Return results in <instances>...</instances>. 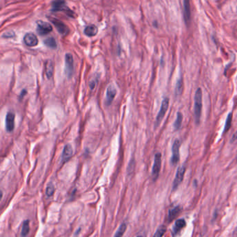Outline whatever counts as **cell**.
Masks as SVG:
<instances>
[{
	"label": "cell",
	"instance_id": "obj_7",
	"mask_svg": "<svg viewBox=\"0 0 237 237\" xmlns=\"http://www.w3.org/2000/svg\"><path fill=\"white\" fill-rule=\"evenodd\" d=\"M65 72L68 77H70L72 75L74 70V59L72 54L67 53L65 56Z\"/></svg>",
	"mask_w": 237,
	"mask_h": 237
},
{
	"label": "cell",
	"instance_id": "obj_26",
	"mask_svg": "<svg viewBox=\"0 0 237 237\" xmlns=\"http://www.w3.org/2000/svg\"><path fill=\"white\" fill-rule=\"evenodd\" d=\"M54 191H55V187L52 183H50L47 185V187L46 188V195L47 197H52L54 193Z\"/></svg>",
	"mask_w": 237,
	"mask_h": 237
},
{
	"label": "cell",
	"instance_id": "obj_4",
	"mask_svg": "<svg viewBox=\"0 0 237 237\" xmlns=\"http://www.w3.org/2000/svg\"><path fill=\"white\" fill-rule=\"evenodd\" d=\"M47 18L52 22L54 26L56 27L57 31L59 32L62 34V35H67L69 33V28L65 24L64 22L59 20V19H56L55 18H52V17L48 16Z\"/></svg>",
	"mask_w": 237,
	"mask_h": 237
},
{
	"label": "cell",
	"instance_id": "obj_19",
	"mask_svg": "<svg viewBox=\"0 0 237 237\" xmlns=\"http://www.w3.org/2000/svg\"><path fill=\"white\" fill-rule=\"evenodd\" d=\"M29 220H25L22 223V227L21 231V236L26 237L27 235L29 232Z\"/></svg>",
	"mask_w": 237,
	"mask_h": 237
},
{
	"label": "cell",
	"instance_id": "obj_11",
	"mask_svg": "<svg viewBox=\"0 0 237 237\" xmlns=\"http://www.w3.org/2000/svg\"><path fill=\"white\" fill-rule=\"evenodd\" d=\"M24 42L27 46H36L38 43V39L33 33H27L24 36Z\"/></svg>",
	"mask_w": 237,
	"mask_h": 237
},
{
	"label": "cell",
	"instance_id": "obj_17",
	"mask_svg": "<svg viewBox=\"0 0 237 237\" xmlns=\"http://www.w3.org/2000/svg\"><path fill=\"white\" fill-rule=\"evenodd\" d=\"M184 17L186 23H189L191 20V8L188 1H184Z\"/></svg>",
	"mask_w": 237,
	"mask_h": 237
},
{
	"label": "cell",
	"instance_id": "obj_22",
	"mask_svg": "<svg viewBox=\"0 0 237 237\" xmlns=\"http://www.w3.org/2000/svg\"><path fill=\"white\" fill-rule=\"evenodd\" d=\"M127 225L125 222L122 223L121 225V226L119 227L118 230L116 231L115 235H114L113 237H122L124 235L125 231H126L127 230Z\"/></svg>",
	"mask_w": 237,
	"mask_h": 237
},
{
	"label": "cell",
	"instance_id": "obj_16",
	"mask_svg": "<svg viewBox=\"0 0 237 237\" xmlns=\"http://www.w3.org/2000/svg\"><path fill=\"white\" fill-rule=\"evenodd\" d=\"M84 32L85 35H86L87 36H95L98 32V28L97 27V26L95 24L88 25V26L84 29Z\"/></svg>",
	"mask_w": 237,
	"mask_h": 237
},
{
	"label": "cell",
	"instance_id": "obj_9",
	"mask_svg": "<svg viewBox=\"0 0 237 237\" xmlns=\"http://www.w3.org/2000/svg\"><path fill=\"white\" fill-rule=\"evenodd\" d=\"M15 113L13 112H8L6 116L5 120V125H6V129L8 132H13L15 127Z\"/></svg>",
	"mask_w": 237,
	"mask_h": 237
},
{
	"label": "cell",
	"instance_id": "obj_10",
	"mask_svg": "<svg viewBox=\"0 0 237 237\" xmlns=\"http://www.w3.org/2000/svg\"><path fill=\"white\" fill-rule=\"evenodd\" d=\"M185 171H186V168L184 166V165L183 166H180L178 168V170H177L175 178V179H174V182H173V190L176 189V188L179 187V185L182 183V180H183L184 177Z\"/></svg>",
	"mask_w": 237,
	"mask_h": 237
},
{
	"label": "cell",
	"instance_id": "obj_27",
	"mask_svg": "<svg viewBox=\"0 0 237 237\" xmlns=\"http://www.w3.org/2000/svg\"><path fill=\"white\" fill-rule=\"evenodd\" d=\"M137 237H143V236H138Z\"/></svg>",
	"mask_w": 237,
	"mask_h": 237
},
{
	"label": "cell",
	"instance_id": "obj_20",
	"mask_svg": "<svg viewBox=\"0 0 237 237\" xmlns=\"http://www.w3.org/2000/svg\"><path fill=\"white\" fill-rule=\"evenodd\" d=\"M182 121H183V115L181 112H178L177 118L175 121V123H174V128H175V130L179 129V128L182 126Z\"/></svg>",
	"mask_w": 237,
	"mask_h": 237
},
{
	"label": "cell",
	"instance_id": "obj_14",
	"mask_svg": "<svg viewBox=\"0 0 237 237\" xmlns=\"http://www.w3.org/2000/svg\"><path fill=\"white\" fill-rule=\"evenodd\" d=\"M186 221L183 218L181 219H178L175 221V225H174L173 229V232L174 235H178V234L180 232V231L183 229L184 227H186Z\"/></svg>",
	"mask_w": 237,
	"mask_h": 237
},
{
	"label": "cell",
	"instance_id": "obj_2",
	"mask_svg": "<svg viewBox=\"0 0 237 237\" xmlns=\"http://www.w3.org/2000/svg\"><path fill=\"white\" fill-rule=\"evenodd\" d=\"M53 12H58V11H63L67 15H68L70 18H76V13L74 12L73 11L70 10L68 8L66 4H65V2L61 1H56L53 2L52 3V8H51Z\"/></svg>",
	"mask_w": 237,
	"mask_h": 237
},
{
	"label": "cell",
	"instance_id": "obj_3",
	"mask_svg": "<svg viewBox=\"0 0 237 237\" xmlns=\"http://www.w3.org/2000/svg\"><path fill=\"white\" fill-rule=\"evenodd\" d=\"M168 107H169V99H168V98H165L164 99H163L161 107H160V110L159 111V113L157 116H156V121H155V127H157L160 125V123H161L163 118H164L165 113H166Z\"/></svg>",
	"mask_w": 237,
	"mask_h": 237
},
{
	"label": "cell",
	"instance_id": "obj_1",
	"mask_svg": "<svg viewBox=\"0 0 237 237\" xmlns=\"http://www.w3.org/2000/svg\"><path fill=\"white\" fill-rule=\"evenodd\" d=\"M202 108V92L200 88L196 90L194 97V115L196 124H199L200 121Z\"/></svg>",
	"mask_w": 237,
	"mask_h": 237
},
{
	"label": "cell",
	"instance_id": "obj_24",
	"mask_svg": "<svg viewBox=\"0 0 237 237\" xmlns=\"http://www.w3.org/2000/svg\"><path fill=\"white\" fill-rule=\"evenodd\" d=\"M232 113H229V115H228L227 117L226 122H225L224 131H223V134L226 133L227 131H229L230 128L231 127V125H232Z\"/></svg>",
	"mask_w": 237,
	"mask_h": 237
},
{
	"label": "cell",
	"instance_id": "obj_25",
	"mask_svg": "<svg viewBox=\"0 0 237 237\" xmlns=\"http://www.w3.org/2000/svg\"><path fill=\"white\" fill-rule=\"evenodd\" d=\"M165 232H166V227H165L164 225H162V226L158 228V230H156V232H155L153 237H163Z\"/></svg>",
	"mask_w": 237,
	"mask_h": 237
},
{
	"label": "cell",
	"instance_id": "obj_18",
	"mask_svg": "<svg viewBox=\"0 0 237 237\" xmlns=\"http://www.w3.org/2000/svg\"><path fill=\"white\" fill-rule=\"evenodd\" d=\"M181 211V208L180 207H175L173 208V209H170L169 211H168V222H171L173 221V220L175 218V217L178 216L179 213Z\"/></svg>",
	"mask_w": 237,
	"mask_h": 237
},
{
	"label": "cell",
	"instance_id": "obj_8",
	"mask_svg": "<svg viewBox=\"0 0 237 237\" xmlns=\"http://www.w3.org/2000/svg\"><path fill=\"white\" fill-rule=\"evenodd\" d=\"M179 147H180V141L179 139H176L173 143L172 147V157H171V163L173 165L178 164L179 161Z\"/></svg>",
	"mask_w": 237,
	"mask_h": 237
},
{
	"label": "cell",
	"instance_id": "obj_5",
	"mask_svg": "<svg viewBox=\"0 0 237 237\" xmlns=\"http://www.w3.org/2000/svg\"><path fill=\"white\" fill-rule=\"evenodd\" d=\"M36 31L39 35L43 36L50 33L52 31V26L49 22H44L42 20L37 21Z\"/></svg>",
	"mask_w": 237,
	"mask_h": 237
},
{
	"label": "cell",
	"instance_id": "obj_21",
	"mask_svg": "<svg viewBox=\"0 0 237 237\" xmlns=\"http://www.w3.org/2000/svg\"><path fill=\"white\" fill-rule=\"evenodd\" d=\"M44 43L47 47L52 48V49H55L57 47V42L55 38H53V37H50V38L45 39L44 41Z\"/></svg>",
	"mask_w": 237,
	"mask_h": 237
},
{
	"label": "cell",
	"instance_id": "obj_15",
	"mask_svg": "<svg viewBox=\"0 0 237 237\" xmlns=\"http://www.w3.org/2000/svg\"><path fill=\"white\" fill-rule=\"evenodd\" d=\"M45 75L48 79H50L53 75L54 72V64L51 60H47L45 63Z\"/></svg>",
	"mask_w": 237,
	"mask_h": 237
},
{
	"label": "cell",
	"instance_id": "obj_23",
	"mask_svg": "<svg viewBox=\"0 0 237 237\" xmlns=\"http://www.w3.org/2000/svg\"><path fill=\"white\" fill-rule=\"evenodd\" d=\"M183 90V80L182 78H179L177 81L176 86H175V95L177 96L180 95Z\"/></svg>",
	"mask_w": 237,
	"mask_h": 237
},
{
	"label": "cell",
	"instance_id": "obj_6",
	"mask_svg": "<svg viewBox=\"0 0 237 237\" xmlns=\"http://www.w3.org/2000/svg\"><path fill=\"white\" fill-rule=\"evenodd\" d=\"M161 167V153H156L155 156V160H154V164L152 167V175L153 177L154 180H156L157 179L159 175L160 170Z\"/></svg>",
	"mask_w": 237,
	"mask_h": 237
},
{
	"label": "cell",
	"instance_id": "obj_12",
	"mask_svg": "<svg viewBox=\"0 0 237 237\" xmlns=\"http://www.w3.org/2000/svg\"><path fill=\"white\" fill-rule=\"evenodd\" d=\"M117 90L116 88L112 85H110L107 88V93H106V104L107 106H109L113 100V99L115 98L116 95Z\"/></svg>",
	"mask_w": 237,
	"mask_h": 237
},
{
	"label": "cell",
	"instance_id": "obj_13",
	"mask_svg": "<svg viewBox=\"0 0 237 237\" xmlns=\"http://www.w3.org/2000/svg\"><path fill=\"white\" fill-rule=\"evenodd\" d=\"M73 154L72 147L70 144L65 145L63 150L62 156H61V161L63 163L68 161L71 157H72Z\"/></svg>",
	"mask_w": 237,
	"mask_h": 237
}]
</instances>
